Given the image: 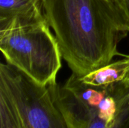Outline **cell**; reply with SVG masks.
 <instances>
[{
  "mask_svg": "<svg viewBox=\"0 0 129 128\" xmlns=\"http://www.w3.org/2000/svg\"><path fill=\"white\" fill-rule=\"evenodd\" d=\"M0 128H26L23 115L11 94L0 85Z\"/></svg>",
  "mask_w": 129,
  "mask_h": 128,
  "instance_id": "cell-7",
  "label": "cell"
},
{
  "mask_svg": "<svg viewBox=\"0 0 129 128\" xmlns=\"http://www.w3.org/2000/svg\"><path fill=\"white\" fill-rule=\"evenodd\" d=\"M68 128H129V88L84 83L73 72L63 84L48 85Z\"/></svg>",
  "mask_w": 129,
  "mask_h": 128,
  "instance_id": "cell-2",
  "label": "cell"
},
{
  "mask_svg": "<svg viewBox=\"0 0 129 128\" xmlns=\"http://www.w3.org/2000/svg\"><path fill=\"white\" fill-rule=\"evenodd\" d=\"M0 85L17 102L26 128H68L48 86L37 83L8 63L0 65Z\"/></svg>",
  "mask_w": 129,
  "mask_h": 128,
  "instance_id": "cell-4",
  "label": "cell"
},
{
  "mask_svg": "<svg viewBox=\"0 0 129 128\" xmlns=\"http://www.w3.org/2000/svg\"><path fill=\"white\" fill-rule=\"evenodd\" d=\"M44 0H0V22L42 16Z\"/></svg>",
  "mask_w": 129,
  "mask_h": 128,
  "instance_id": "cell-6",
  "label": "cell"
},
{
  "mask_svg": "<svg viewBox=\"0 0 129 128\" xmlns=\"http://www.w3.org/2000/svg\"><path fill=\"white\" fill-rule=\"evenodd\" d=\"M45 14L0 22V50L7 63L37 83H56L62 54Z\"/></svg>",
  "mask_w": 129,
  "mask_h": 128,
  "instance_id": "cell-3",
  "label": "cell"
},
{
  "mask_svg": "<svg viewBox=\"0 0 129 128\" xmlns=\"http://www.w3.org/2000/svg\"><path fill=\"white\" fill-rule=\"evenodd\" d=\"M122 82H123V84H124L126 87L129 88V69L128 72H127V74H126V76H125V79L123 80Z\"/></svg>",
  "mask_w": 129,
  "mask_h": 128,
  "instance_id": "cell-9",
  "label": "cell"
},
{
  "mask_svg": "<svg viewBox=\"0 0 129 128\" xmlns=\"http://www.w3.org/2000/svg\"><path fill=\"white\" fill-rule=\"evenodd\" d=\"M43 9L54 31L62 57L73 72L83 76L110 63L122 31L108 0H44Z\"/></svg>",
  "mask_w": 129,
  "mask_h": 128,
  "instance_id": "cell-1",
  "label": "cell"
},
{
  "mask_svg": "<svg viewBox=\"0 0 129 128\" xmlns=\"http://www.w3.org/2000/svg\"><path fill=\"white\" fill-rule=\"evenodd\" d=\"M129 69V55L80 76L82 81L93 86H107L122 82Z\"/></svg>",
  "mask_w": 129,
  "mask_h": 128,
  "instance_id": "cell-5",
  "label": "cell"
},
{
  "mask_svg": "<svg viewBox=\"0 0 129 128\" xmlns=\"http://www.w3.org/2000/svg\"><path fill=\"white\" fill-rule=\"evenodd\" d=\"M108 2L122 31L129 32V0H108Z\"/></svg>",
  "mask_w": 129,
  "mask_h": 128,
  "instance_id": "cell-8",
  "label": "cell"
}]
</instances>
